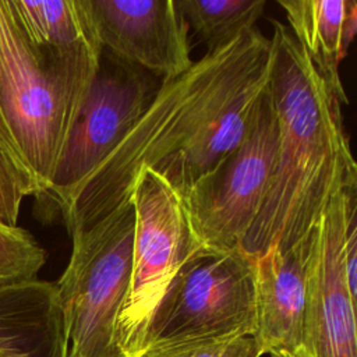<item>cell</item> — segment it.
Returning <instances> with one entry per match:
<instances>
[{
	"label": "cell",
	"mask_w": 357,
	"mask_h": 357,
	"mask_svg": "<svg viewBox=\"0 0 357 357\" xmlns=\"http://www.w3.org/2000/svg\"><path fill=\"white\" fill-rule=\"evenodd\" d=\"M272 59V39L254 26L162 79L128 134L60 208L57 218L70 236L131 202L142 170H152L184 197L245 135L268 86Z\"/></svg>",
	"instance_id": "cell-1"
},
{
	"label": "cell",
	"mask_w": 357,
	"mask_h": 357,
	"mask_svg": "<svg viewBox=\"0 0 357 357\" xmlns=\"http://www.w3.org/2000/svg\"><path fill=\"white\" fill-rule=\"evenodd\" d=\"M269 92L279 142L266 198L241 250L255 258L310 243L331 198L357 183V165L343 127L342 102L308 60L287 25L273 22Z\"/></svg>",
	"instance_id": "cell-2"
},
{
	"label": "cell",
	"mask_w": 357,
	"mask_h": 357,
	"mask_svg": "<svg viewBox=\"0 0 357 357\" xmlns=\"http://www.w3.org/2000/svg\"><path fill=\"white\" fill-rule=\"evenodd\" d=\"M102 49L33 50L0 0V120L8 146L46 192L98 70Z\"/></svg>",
	"instance_id": "cell-3"
},
{
	"label": "cell",
	"mask_w": 357,
	"mask_h": 357,
	"mask_svg": "<svg viewBox=\"0 0 357 357\" xmlns=\"http://www.w3.org/2000/svg\"><path fill=\"white\" fill-rule=\"evenodd\" d=\"M135 233L132 202L73 236L70 261L56 282L67 357H121L116 325L127 297Z\"/></svg>",
	"instance_id": "cell-4"
},
{
	"label": "cell",
	"mask_w": 357,
	"mask_h": 357,
	"mask_svg": "<svg viewBox=\"0 0 357 357\" xmlns=\"http://www.w3.org/2000/svg\"><path fill=\"white\" fill-rule=\"evenodd\" d=\"M254 258L243 250L215 251L199 245L156 307L142 350L254 336Z\"/></svg>",
	"instance_id": "cell-5"
},
{
	"label": "cell",
	"mask_w": 357,
	"mask_h": 357,
	"mask_svg": "<svg viewBox=\"0 0 357 357\" xmlns=\"http://www.w3.org/2000/svg\"><path fill=\"white\" fill-rule=\"evenodd\" d=\"M278 142V116L266 86L238 145L180 197L202 247L215 251L241 250L269 191Z\"/></svg>",
	"instance_id": "cell-6"
},
{
	"label": "cell",
	"mask_w": 357,
	"mask_h": 357,
	"mask_svg": "<svg viewBox=\"0 0 357 357\" xmlns=\"http://www.w3.org/2000/svg\"><path fill=\"white\" fill-rule=\"evenodd\" d=\"M135 211L132 268L127 297L116 325L121 357H137L149 321L172 280L201 245L180 195L152 170L134 184Z\"/></svg>",
	"instance_id": "cell-7"
},
{
	"label": "cell",
	"mask_w": 357,
	"mask_h": 357,
	"mask_svg": "<svg viewBox=\"0 0 357 357\" xmlns=\"http://www.w3.org/2000/svg\"><path fill=\"white\" fill-rule=\"evenodd\" d=\"M162 79L102 47L89 92L45 194L35 198L43 220L57 218L74 190L114 151L156 95Z\"/></svg>",
	"instance_id": "cell-8"
},
{
	"label": "cell",
	"mask_w": 357,
	"mask_h": 357,
	"mask_svg": "<svg viewBox=\"0 0 357 357\" xmlns=\"http://www.w3.org/2000/svg\"><path fill=\"white\" fill-rule=\"evenodd\" d=\"M340 188L329 201L319 225L307 272L303 335L294 357H357L356 305L343 265L347 194Z\"/></svg>",
	"instance_id": "cell-9"
},
{
	"label": "cell",
	"mask_w": 357,
	"mask_h": 357,
	"mask_svg": "<svg viewBox=\"0 0 357 357\" xmlns=\"http://www.w3.org/2000/svg\"><path fill=\"white\" fill-rule=\"evenodd\" d=\"M102 47L155 74L172 78L191 64L188 25L177 0H84Z\"/></svg>",
	"instance_id": "cell-10"
},
{
	"label": "cell",
	"mask_w": 357,
	"mask_h": 357,
	"mask_svg": "<svg viewBox=\"0 0 357 357\" xmlns=\"http://www.w3.org/2000/svg\"><path fill=\"white\" fill-rule=\"evenodd\" d=\"M317 233V230H315ZM312 240L291 252L275 247L254 258L255 332L261 356L294 357L303 335Z\"/></svg>",
	"instance_id": "cell-11"
},
{
	"label": "cell",
	"mask_w": 357,
	"mask_h": 357,
	"mask_svg": "<svg viewBox=\"0 0 357 357\" xmlns=\"http://www.w3.org/2000/svg\"><path fill=\"white\" fill-rule=\"evenodd\" d=\"M56 282L0 286V351L17 357H67Z\"/></svg>",
	"instance_id": "cell-12"
},
{
	"label": "cell",
	"mask_w": 357,
	"mask_h": 357,
	"mask_svg": "<svg viewBox=\"0 0 357 357\" xmlns=\"http://www.w3.org/2000/svg\"><path fill=\"white\" fill-rule=\"evenodd\" d=\"M284 10L289 29L319 75L343 103L347 95L339 66L357 31L354 0H278Z\"/></svg>",
	"instance_id": "cell-13"
},
{
	"label": "cell",
	"mask_w": 357,
	"mask_h": 357,
	"mask_svg": "<svg viewBox=\"0 0 357 357\" xmlns=\"http://www.w3.org/2000/svg\"><path fill=\"white\" fill-rule=\"evenodd\" d=\"M10 6L22 36L39 53L63 56L102 49L84 0H10Z\"/></svg>",
	"instance_id": "cell-14"
},
{
	"label": "cell",
	"mask_w": 357,
	"mask_h": 357,
	"mask_svg": "<svg viewBox=\"0 0 357 357\" xmlns=\"http://www.w3.org/2000/svg\"><path fill=\"white\" fill-rule=\"evenodd\" d=\"M177 6L208 53L252 29L266 0H177Z\"/></svg>",
	"instance_id": "cell-15"
},
{
	"label": "cell",
	"mask_w": 357,
	"mask_h": 357,
	"mask_svg": "<svg viewBox=\"0 0 357 357\" xmlns=\"http://www.w3.org/2000/svg\"><path fill=\"white\" fill-rule=\"evenodd\" d=\"M46 262V251L24 227L0 222V286L31 282Z\"/></svg>",
	"instance_id": "cell-16"
},
{
	"label": "cell",
	"mask_w": 357,
	"mask_h": 357,
	"mask_svg": "<svg viewBox=\"0 0 357 357\" xmlns=\"http://www.w3.org/2000/svg\"><path fill=\"white\" fill-rule=\"evenodd\" d=\"M38 187L13 151L0 139V222L15 226L25 197H36Z\"/></svg>",
	"instance_id": "cell-17"
},
{
	"label": "cell",
	"mask_w": 357,
	"mask_h": 357,
	"mask_svg": "<svg viewBox=\"0 0 357 357\" xmlns=\"http://www.w3.org/2000/svg\"><path fill=\"white\" fill-rule=\"evenodd\" d=\"M137 357H262L252 336L144 349Z\"/></svg>",
	"instance_id": "cell-18"
},
{
	"label": "cell",
	"mask_w": 357,
	"mask_h": 357,
	"mask_svg": "<svg viewBox=\"0 0 357 357\" xmlns=\"http://www.w3.org/2000/svg\"><path fill=\"white\" fill-rule=\"evenodd\" d=\"M343 265L351 298L357 303V185L347 194L343 233Z\"/></svg>",
	"instance_id": "cell-19"
},
{
	"label": "cell",
	"mask_w": 357,
	"mask_h": 357,
	"mask_svg": "<svg viewBox=\"0 0 357 357\" xmlns=\"http://www.w3.org/2000/svg\"><path fill=\"white\" fill-rule=\"evenodd\" d=\"M0 139L8 146V144H7V139H6V135H4V130H3V124H1V120H0ZM10 148V146H8ZM11 149V148H10ZM14 153V152H13Z\"/></svg>",
	"instance_id": "cell-20"
},
{
	"label": "cell",
	"mask_w": 357,
	"mask_h": 357,
	"mask_svg": "<svg viewBox=\"0 0 357 357\" xmlns=\"http://www.w3.org/2000/svg\"><path fill=\"white\" fill-rule=\"evenodd\" d=\"M0 357H17V356H13V354H8V353H1V351H0Z\"/></svg>",
	"instance_id": "cell-21"
}]
</instances>
